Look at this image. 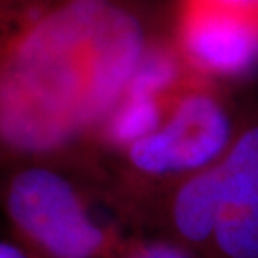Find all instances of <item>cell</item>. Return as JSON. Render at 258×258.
<instances>
[{
	"label": "cell",
	"mask_w": 258,
	"mask_h": 258,
	"mask_svg": "<svg viewBox=\"0 0 258 258\" xmlns=\"http://www.w3.org/2000/svg\"><path fill=\"white\" fill-rule=\"evenodd\" d=\"M151 45L133 0H0V166L94 141Z\"/></svg>",
	"instance_id": "obj_1"
},
{
	"label": "cell",
	"mask_w": 258,
	"mask_h": 258,
	"mask_svg": "<svg viewBox=\"0 0 258 258\" xmlns=\"http://www.w3.org/2000/svg\"><path fill=\"white\" fill-rule=\"evenodd\" d=\"M176 49L205 79L245 76L258 64V19L205 0H181Z\"/></svg>",
	"instance_id": "obj_4"
},
{
	"label": "cell",
	"mask_w": 258,
	"mask_h": 258,
	"mask_svg": "<svg viewBox=\"0 0 258 258\" xmlns=\"http://www.w3.org/2000/svg\"><path fill=\"white\" fill-rule=\"evenodd\" d=\"M235 131L230 111L208 79L189 76L171 94L159 127L121 151L126 178L109 205L133 220L154 189L215 163Z\"/></svg>",
	"instance_id": "obj_3"
},
{
	"label": "cell",
	"mask_w": 258,
	"mask_h": 258,
	"mask_svg": "<svg viewBox=\"0 0 258 258\" xmlns=\"http://www.w3.org/2000/svg\"><path fill=\"white\" fill-rule=\"evenodd\" d=\"M0 258H30L14 240H0Z\"/></svg>",
	"instance_id": "obj_8"
},
{
	"label": "cell",
	"mask_w": 258,
	"mask_h": 258,
	"mask_svg": "<svg viewBox=\"0 0 258 258\" xmlns=\"http://www.w3.org/2000/svg\"><path fill=\"white\" fill-rule=\"evenodd\" d=\"M119 258H191V256H188L184 251L176 248L174 245L159 238L156 241L129 240Z\"/></svg>",
	"instance_id": "obj_6"
},
{
	"label": "cell",
	"mask_w": 258,
	"mask_h": 258,
	"mask_svg": "<svg viewBox=\"0 0 258 258\" xmlns=\"http://www.w3.org/2000/svg\"><path fill=\"white\" fill-rule=\"evenodd\" d=\"M205 2L216 5V7L231 10V12L258 19V0H205Z\"/></svg>",
	"instance_id": "obj_7"
},
{
	"label": "cell",
	"mask_w": 258,
	"mask_h": 258,
	"mask_svg": "<svg viewBox=\"0 0 258 258\" xmlns=\"http://www.w3.org/2000/svg\"><path fill=\"white\" fill-rule=\"evenodd\" d=\"M0 208L30 258H119L129 238L94 213L91 195L54 163L9 166Z\"/></svg>",
	"instance_id": "obj_2"
},
{
	"label": "cell",
	"mask_w": 258,
	"mask_h": 258,
	"mask_svg": "<svg viewBox=\"0 0 258 258\" xmlns=\"http://www.w3.org/2000/svg\"><path fill=\"white\" fill-rule=\"evenodd\" d=\"M215 169L218 213L210 258H258V117L236 124Z\"/></svg>",
	"instance_id": "obj_5"
}]
</instances>
